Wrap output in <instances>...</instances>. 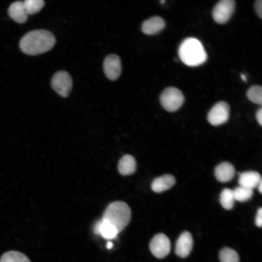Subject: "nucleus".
Wrapping results in <instances>:
<instances>
[{
    "label": "nucleus",
    "instance_id": "2eb2a0df",
    "mask_svg": "<svg viewBox=\"0 0 262 262\" xmlns=\"http://www.w3.org/2000/svg\"><path fill=\"white\" fill-rule=\"evenodd\" d=\"M235 174V169L232 164L229 162H223L218 165L214 170L216 179L221 182L231 180Z\"/></svg>",
    "mask_w": 262,
    "mask_h": 262
},
{
    "label": "nucleus",
    "instance_id": "4468645a",
    "mask_svg": "<svg viewBox=\"0 0 262 262\" xmlns=\"http://www.w3.org/2000/svg\"><path fill=\"white\" fill-rule=\"evenodd\" d=\"M174 177L171 174H165L155 178L151 184L153 191L159 193L171 188L175 183Z\"/></svg>",
    "mask_w": 262,
    "mask_h": 262
},
{
    "label": "nucleus",
    "instance_id": "aec40b11",
    "mask_svg": "<svg viewBox=\"0 0 262 262\" xmlns=\"http://www.w3.org/2000/svg\"><path fill=\"white\" fill-rule=\"evenodd\" d=\"M233 190L235 200L239 202H245L251 198L253 191L252 189L239 186Z\"/></svg>",
    "mask_w": 262,
    "mask_h": 262
},
{
    "label": "nucleus",
    "instance_id": "ddd939ff",
    "mask_svg": "<svg viewBox=\"0 0 262 262\" xmlns=\"http://www.w3.org/2000/svg\"><path fill=\"white\" fill-rule=\"evenodd\" d=\"M95 233L100 234L106 239L115 238L118 233L115 227L109 222L101 219L97 222L94 228Z\"/></svg>",
    "mask_w": 262,
    "mask_h": 262
},
{
    "label": "nucleus",
    "instance_id": "9b49d317",
    "mask_svg": "<svg viewBox=\"0 0 262 262\" xmlns=\"http://www.w3.org/2000/svg\"><path fill=\"white\" fill-rule=\"evenodd\" d=\"M164 20L158 16H152L142 24V31L147 35H154L161 31L165 26Z\"/></svg>",
    "mask_w": 262,
    "mask_h": 262
},
{
    "label": "nucleus",
    "instance_id": "20e7f679",
    "mask_svg": "<svg viewBox=\"0 0 262 262\" xmlns=\"http://www.w3.org/2000/svg\"><path fill=\"white\" fill-rule=\"evenodd\" d=\"M160 101L165 110L174 112L181 106L184 101V96L179 89L174 87H169L161 93Z\"/></svg>",
    "mask_w": 262,
    "mask_h": 262
},
{
    "label": "nucleus",
    "instance_id": "f3484780",
    "mask_svg": "<svg viewBox=\"0 0 262 262\" xmlns=\"http://www.w3.org/2000/svg\"><path fill=\"white\" fill-rule=\"evenodd\" d=\"M136 168V161L134 158L131 155H124L118 162V172L123 176H127L133 174L135 172Z\"/></svg>",
    "mask_w": 262,
    "mask_h": 262
},
{
    "label": "nucleus",
    "instance_id": "7ed1b4c3",
    "mask_svg": "<svg viewBox=\"0 0 262 262\" xmlns=\"http://www.w3.org/2000/svg\"><path fill=\"white\" fill-rule=\"evenodd\" d=\"M131 216V211L128 205L124 201H116L108 206L102 219L114 225L119 233L129 224Z\"/></svg>",
    "mask_w": 262,
    "mask_h": 262
},
{
    "label": "nucleus",
    "instance_id": "1a4fd4ad",
    "mask_svg": "<svg viewBox=\"0 0 262 262\" xmlns=\"http://www.w3.org/2000/svg\"><path fill=\"white\" fill-rule=\"evenodd\" d=\"M103 69L108 79L112 81L116 80L121 72V62L120 57L114 54L108 55L104 60Z\"/></svg>",
    "mask_w": 262,
    "mask_h": 262
},
{
    "label": "nucleus",
    "instance_id": "5701e85b",
    "mask_svg": "<svg viewBox=\"0 0 262 262\" xmlns=\"http://www.w3.org/2000/svg\"><path fill=\"white\" fill-rule=\"evenodd\" d=\"M248 99L251 102L261 105L262 103V88L260 85H253L246 92Z\"/></svg>",
    "mask_w": 262,
    "mask_h": 262
},
{
    "label": "nucleus",
    "instance_id": "f03ea898",
    "mask_svg": "<svg viewBox=\"0 0 262 262\" xmlns=\"http://www.w3.org/2000/svg\"><path fill=\"white\" fill-rule=\"evenodd\" d=\"M178 54L181 61L190 66L202 64L207 58L201 43L193 37L187 38L182 42L179 48Z\"/></svg>",
    "mask_w": 262,
    "mask_h": 262
},
{
    "label": "nucleus",
    "instance_id": "423d86ee",
    "mask_svg": "<svg viewBox=\"0 0 262 262\" xmlns=\"http://www.w3.org/2000/svg\"><path fill=\"white\" fill-rule=\"evenodd\" d=\"M235 2L233 0H222L218 2L213 10L214 20L219 24L227 22L233 13Z\"/></svg>",
    "mask_w": 262,
    "mask_h": 262
},
{
    "label": "nucleus",
    "instance_id": "6ab92c4d",
    "mask_svg": "<svg viewBox=\"0 0 262 262\" xmlns=\"http://www.w3.org/2000/svg\"><path fill=\"white\" fill-rule=\"evenodd\" d=\"M220 202L222 206L226 210H231L233 206L235 199L233 190L229 188L224 189L220 195Z\"/></svg>",
    "mask_w": 262,
    "mask_h": 262
},
{
    "label": "nucleus",
    "instance_id": "b1692460",
    "mask_svg": "<svg viewBox=\"0 0 262 262\" xmlns=\"http://www.w3.org/2000/svg\"><path fill=\"white\" fill-rule=\"evenodd\" d=\"M254 7L256 13L260 17H262V0H258L255 1Z\"/></svg>",
    "mask_w": 262,
    "mask_h": 262
},
{
    "label": "nucleus",
    "instance_id": "9d476101",
    "mask_svg": "<svg viewBox=\"0 0 262 262\" xmlns=\"http://www.w3.org/2000/svg\"><path fill=\"white\" fill-rule=\"evenodd\" d=\"M193 241L191 234L188 231L182 232L177 240L175 253L181 258H185L190 254Z\"/></svg>",
    "mask_w": 262,
    "mask_h": 262
},
{
    "label": "nucleus",
    "instance_id": "0eeeda50",
    "mask_svg": "<svg viewBox=\"0 0 262 262\" xmlns=\"http://www.w3.org/2000/svg\"><path fill=\"white\" fill-rule=\"evenodd\" d=\"M149 249L155 257L158 259L164 258L170 251V240L164 234H157L151 239L149 244Z\"/></svg>",
    "mask_w": 262,
    "mask_h": 262
},
{
    "label": "nucleus",
    "instance_id": "6e6552de",
    "mask_svg": "<svg viewBox=\"0 0 262 262\" xmlns=\"http://www.w3.org/2000/svg\"><path fill=\"white\" fill-rule=\"evenodd\" d=\"M229 107L225 101L216 103L208 113L207 119L213 126H218L227 122L229 117Z\"/></svg>",
    "mask_w": 262,
    "mask_h": 262
},
{
    "label": "nucleus",
    "instance_id": "bb28decb",
    "mask_svg": "<svg viewBox=\"0 0 262 262\" xmlns=\"http://www.w3.org/2000/svg\"><path fill=\"white\" fill-rule=\"evenodd\" d=\"M258 188V190L260 192V193H262V181L261 182L258 186H257Z\"/></svg>",
    "mask_w": 262,
    "mask_h": 262
},
{
    "label": "nucleus",
    "instance_id": "dca6fc26",
    "mask_svg": "<svg viewBox=\"0 0 262 262\" xmlns=\"http://www.w3.org/2000/svg\"><path fill=\"white\" fill-rule=\"evenodd\" d=\"M9 16L18 23H25L27 19L28 14L24 8L23 1H16L13 2L8 10Z\"/></svg>",
    "mask_w": 262,
    "mask_h": 262
},
{
    "label": "nucleus",
    "instance_id": "cd10ccee",
    "mask_svg": "<svg viewBox=\"0 0 262 262\" xmlns=\"http://www.w3.org/2000/svg\"><path fill=\"white\" fill-rule=\"evenodd\" d=\"M113 246V243L111 242H108L107 244V247L108 249H110Z\"/></svg>",
    "mask_w": 262,
    "mask_h": 262
},
{
    "label": "nucleus",
    "instance_id": "39448f33",
    "mask_svg": "<svg viewBox=\"0 0 262 262\" xmlns=\"http://www.w3.org/2000/svg\"><path fill=\"white\" fill-rule=\"evenodd\" d=\"M52 89L62 97H67L72 87V80L69 74L65 71L55 73L51 80Z\"/></svg>",
    "mask_w": 262,
    "mask_h": 262
},
{
    "label": "nucleus",
    "instance_id": "4be33fe9",
    "mask_svg": "<svg viewBox=\"0 0 262 262\" xmlns=\"http://www.w3.org/2000/svg\"><path fill=\"white\" fill-rule=\"evenodd\" d=\"M221 262H239V257L237 253L229 247H225L221 249L219 255Z\"/></svg>",
    "mask_w": 262,
    "mask_h": 262
},
{
    "label": "nucleus",
    "instance_id": "a878e982",
    "mask_svg": "<svg viewBox=\"0 0 262 262\" xmlns=\"http://www.w3.org/2000/svg\"><path fill=\"white\" fill-rule=\"evenodd\" d=\"M256 117L257 121L260 125H262V109L258 110L256 114Z\"/></svg>",
    "mask_w": 262,
    "mask_h": 262
},
{
    "label": "nucleus",
    "instance_id": "412c9836",
    "mask_svg": "<svg viewBox=\"0 0 262 262\" xmlns=\"http://www.w3.org/2000/svg\"><path fill=\"white\" fill-rule=\"evenodd\" d=\"M27 14L32 15L38 13L45 4L43 0H25L23 1Z\"/></svg>",
    "mask_w": 262,
    "mask_h": 262
},
{
    "label": "nucleus",
    "instance_id": "393cba45",
    "mask_svg": "<svg viewBox=\"0 0 262 262\" xmlns=\"http://www.w3.org/2000/svg\"><path fill=\"white\" fill-rule=\"evenodd\" d=\"M255 224L258 227L262 226V209L260 208L257 213L255 218Z\"/></svg>",
    "mask_w": 262,
    "mask_h": 262
},
{
    "label": "nucleus",
    "instance_id": "c85d7f7f",
    "mask_svg": "<svg viewBox=\"0 0 262 262\" xmlns=\"http://www.w3.org/2000/svg\"><path fill=\"white\" fill-rule=\"evenodd\" d=\"M241 78H242V79L243 80H244L245 81H246V77L244 74H241Z\"/></svg>",
    "mask_w": 262,
    "mask_h": 262
},
{
    "label": "nucleus",
    "instance_id": "a211bd4d",
    "mask_svg": "<svg viewBox=\"0 0 262 262\" xmlns=\"http://www.w3.org/2000/svg\"><path fill=\"white\" fill-rule=\"evenodd\" d=\"M0 262H31L23 253L15 250L4 253L0 258Z\"/></svg>",
    "mask_w": 262,
    "mask_h": 262
},
{
    "label": "nucleus",
    "instance_id": "f8f14e48",
    "mask_svg": "<svg viewBox=\"0 0 262 262\" xmlns=\"http://www.w3.org/2000/svg\"><path fill=\"white\" fill-rule=\"evenodd\" d=\"M238 181L239 186L253 190L262 182V177L256 171H246L240 174Z\"/></svg>",
    "mask_w": 262,
    "mask_h": 262
},
{
    "label": "nucleus",
    "instance_id": "f257e3e1",
    "mask_svg": "<svg viewBox=\"0 0 262 262\" xmlns=\"http://www.w3.org/2000/svg\"><path fill=\"white\" fill-rule=\"evenodd\" d=\"M55 42V37L50 32L36 30L28 32L21 38L19 47L24 53L35 55L49 51Z\"/></svg>",
    "mask_w": 262,
    "mask_h": 262
}]
</instances>
